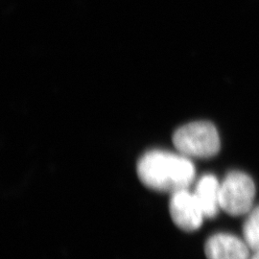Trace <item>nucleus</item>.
<instances>
[{
    "instance_id": "nucleus-1",
    "label": "nucleus",
    "mask_w": 259,
    "mask_h": 259,
    "mask_svg": "<svg viewBox=\"0 0 259 259\" xmlns=\"http://www.w3.org/2000/svg\"><path fill=\"white\" fill-rule=\"evenodd\" d=\"M137 171L145 186L167 193L188 189L196 174L189 157L159 150L150 151L140 157Z\"/></svg>"
},
{
    "instance_id": "nucleus-2",
    "label": "nucleus",
    "mask_w": 259,
    "mask_h": 259,
    "mask_svg": "<svg viewBox=\"0 0 259 259\" xmlns=\"http://www.w3.org/2000/svg\"><path fill=\"white\" fill-rule=\"evenodd\" d=\"M173 143L180 154L187 157L209 158L218 154L220 138L215 126L207 121H196L179 128Z\"/></svg>"
},
{
    "instance_id": "nucleus-3",
    "label": "nucleus",
    "mask_w": 259,
    "mask_h": 259,
    "mask_svg": "<svg viewBox=\"0 0 259 259\" xmlns=\"http://www.w3.org/2000/svg\"><path fill=\"white\" fill-rule=\"evenodd\" d=\"M255 185L249 175L232 171L220 185V206L232 216L248 214L252 209Z\"/></svg>"
},
{
    "instance_id": "nucleus-4",
    "label": "nucleus",
    "mask_w": 259,
    "mask_h": 259,
    "mask_svg": "<svg viewBox=\"0 0 259 259\" xmlns=\"http://www.w3.org/2000/svg\"><path fill=\"white\" fill-rule=\"evenodd\" d=\"M170 215L178 228L185 232L198 230L204 220V214L194 193L183 189L172 193L169 204Z\"/></svg>"
},
{
    "instance_id": "nucleus-5",
    "label": "nucleus",
    "mask_w": 259,
    "mask_h": 259,
    "mask_svg": "<svg viewBox=\"0 0 259 259\" xmlns=\"http://www.w3.org/2000/svg\"><path fill=\"white\" fill-rule=\"evenodd\" d=\"M250 250L246 241L230 233L214 234L204 246L207 259H250Z\"/></svg>"
},
{
    "instance_id": "nucleus-6",
    "label": "nucleus",
    "mask_w": 259,
    "mask_h": 259,
    "mask_svg": "<svg viewBox=\"0 0 259 259\" xmlns=\"http://www.w3.org/2000/svg\"><path fill=\"white\" fill-rule=\"evenodd\" d=\"M220 185L217 178L210 174L204 175L196 185L193 193L203 209L205 218H214L221 209Z\"/></svg>"
},
{
    "instance_id": "nucleus-7",
    "label": "nucleus",
    "mask_w": 259,
    "mask_h": 259,
    "mask_svg": "<svg viewBox=\"0 0 259 259\" xmlns=\"http://www.w3.org/2000/svg\"><path fill=\"white\" fill-rule=\"evenodd\" d=\"M243 237L250 250H259V205L249 212L243 226Z\"/></svg>"
},
{
    "instance_id": "nucleus-8",
    "label": "nucleus",
    "mask_w": 259,
    "mask_h": 259,
    "mask_svg": "<svg viewBox=\"0 0 259 259\" xmlns=\"http://www.w3.org/2000/svg\"><path fill=\"white\" fill-rule=\"evenodd\" d=\"M253 252H254V253H253V255H252L250 259H259V250L253 251Z\"/></svg>"
}]
</instances>
